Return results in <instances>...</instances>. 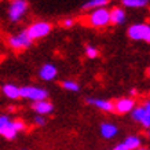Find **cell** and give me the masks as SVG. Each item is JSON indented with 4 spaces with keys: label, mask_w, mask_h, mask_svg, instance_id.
Wrapping results in <instances>:
<instances>
[{
    "label": "cell",
    "mask_w": 150,
    "mask_h": 150,
    "mask_svg": "<svg viewBox=\"0 0 150 150\" xmlns=\"http://www.w3.org/2000/svg\"><path fill=\"white\" fill-rule=\"evenodd\" d=\"M87 23L95 29L106 28L108 25H110V11L106 7L92 10L87 17Z\"/></svg>",
    "instance_id": "cell-1"
},
{
    "label": "cell",
    "mask_w": 150,
    "mask_h": 150,
    "mask_svg": "<svg viewBox=\"0 0 150 150\" xmlns=\"http://www.w3.org/2000/svg\"><path fill=\"white\" fill-rule=\"evenodd\" d=\"M51 30H52V25H51L50 22H47V21H36V22L30 23V25L25 29L28 37L32 41L48 36L51 33Z\"/></svg>",
    "instance_id": "cell-2"
},
{
    "label": "cell",
    "mask_w": 150,
    "mask_h": 150,
    "mask_svg": "<svg viewBox=\"0 0 150 150\" xmlns=\"http://www.w3.org/2000/svg\"><path fill=\"white\" fill-rule=\"evenodd\" d=\"M19 98L28 99L30 102H39L48 98V91L46 88H40L36 86H23L19 87Z\"/></svg>",
    "instance_id": "cell-3"
},
{
    "label": "cell",
    "mask_w": 150,
    "mask_h": 150,
    "mask_svg": "<svg viewBox=\"0 0 150 150\" xmlns=\"http://www.w3.org/2000/svg\"><path fill=\"white\" fill-rule=\"evenodd\" d=\"M127 35L134 41H145L150 44V23H134L128 28Z\"/></svg>",
    "instance_id": "cell-4"
},
{
    "label": "cell",
    "mask_w": 150,
    "mask_h": 150,
    "mask_svg": "<svg viewBox=\"0 0 150 150\" xmlns=\"http://www.w3.org/2000/svg\"><path fill=\"white\" fill-rule=\"evenodd\" d=\"M28 11L26 0H11L8 6V19L13 23L19 22Z\"/></svg>",
    "instance_id": "cell-5"
},
{
    "label": "cell",
    "mask_w": 150,
    "mask_h": 150,
    "mask_svg": "<svg viewBox=\"0 0 150 150\" xmlns=\"http://www.w3.org/2000/svg\"><path fill=\"white\" fill-rule=\"evenodd\" d=\"M33 41L28 37L26 32H19L18 35H13L8 37V44L14 50H26L32 46Z\"/></svg>",
    "instance_id": "cell-6"
},
{
    "label": "cell",
    "mask_w": 150,
    "mask_h": 150,
    "mask_svg": "<svg viewBox=\"0 0 150 150\" xmlns=\"http://www.w3.org/2000/svg\"><path fill=\"white\" fill-rule=\"evenodd\" d=\"M114 103V112L118 114H128L131 113L134 108L137 106V102L134 98H120Z\"/></svg>",
    "instance_id": "cell-7"
},
{
    "label": "cell",
    "mask_w": 150,
    "mask_h": 150,
    "mask_svg": "<svg viewBox=\"0 0 150 150\" xmlns=\"http://www.w3.org/2000/svg\"><path fill=\"white\" fill-rule=\"evenodd\" d=\"M131 117L134 121L139 123L143 128H146V129L150 128V116L147 114L143 106H135L134 110L131 112Z\"/></svg>",
    "instance_id": "cell-8"
},
{
    "label": "cell",
    "mask_w": 150,
    "mask_h": 150,
    "mask_svg": "<svg viewBox=\"0 0 150 150\" xmlns=\"http://www.w3.org/2000/svg\"><path fill=\"white\" fill-rule=\"evenodd\" d=\"M86 102L88 105L94 106V108H96V109L105 112V113H112V112H114V103L112 100L99 99V98H92V96H90V98L86 99Z\"/></svg>",
    "instance_id": "cell-9"
},
{
    "label": "cell",
    "mask_w": 150,
    "mask_h": 150,
    "mask_svg": "<svg viewBox=\"0 0 150 150\" xmlns=\"http://www.w3.org/2000/svg\"><path fill=\"white\" fill-rule=\"evenodd\" d=\"M58 76V68L54 64H44L39 70V77L43 81H52Z\"/></svg>",
    "instance_id": "cell-10"
},
{
    "label": "cell",
    "mask_w": 150,
    "mask_h": 150,
    "mask_svg": "<svg viewBox=\"0 0 150 150\" xmlns=\"http://www.w3.org/2000/svg\"><path fill=\"white\" fill-rule=\"evenodd\" d=\"M32 109L36 112L39 116H48L54 112V105L51 103L50 100H39V102H33L32 103Z\"/></svg>",
    "instance_id": "cell-11"
},
{
    "label": "cell",
    "mask_w": 150,
    "mask_h": 150,
    "mask_svg": "<svg viewBox=\"0 0 150 150\" xmlns=\"http://www.w3.org/2000/svg\"><path fill=\"white\" fill-rule=\"evenodd\" d=\"M110 11V23L112 25H123L127 19V14L123 7H113Z\"/></svg>",
    "instance_id": "cell-12"
},
{
    "label": "cell",
    "mask_w": 150,
    "mask_h": 150,
    "mask_svg": "<svg viewBox=\"0 0 150 150\" xmlns=\"http://www.w3.org/2000/svg\"><path fill=\"white\" fill-rule=\"evenodd\" d=\"M100 137L105 139H113L116 135L118 134V128L117 125H114L112 123H102L99 127Z\"/></svg>",
    "instance_id": "cell-13"
},
{
    "label": "cell",
    "mask_w": 150,
    "mask_h": 150,
    "mask_svg": "<svg viewBox=\"0 0 150 150\" xmlns=\"http://www.w3.org/2000/svg\"><path fill=\"white\" fill-rule=\"evenodd\" d=\"M1 92L4 94L8 99H18L19 98V87L13 83H6L1 87Z\"/></svg>",
    "instance_id": "cell-14"
},
{
    "label": "cell",
    "mask_w": 150,
    "mask_h": 150,
    "mask_svg": "<svg viewBox=\"0 0 150 150\" xmlns=\"http://www.w3.org/2000/svg\"><path fill=\"white\" fill-rule=\"evenodd\" d=\"M123 143L128 150H137L139 147H142V139L138 135H128L124 139Z\"/></svg>",
    "instance_id": "cell-15"
},
{
    "label": "cell",
    "mask_w": 150,
    "mask_h": 150,
    "mask_svg": "<svg viewBox=\"0 0 150 150\" xmlns=\"http://www.w3.org/2000/svg\"><path fill=\"white\" fill-rule=\"evenodd\" d=\"M110 0H87L86 3L83 4L81 8L88 11V10H96V8H102V7H106L109 4Z\"/></svg>",
    "instance_id": "cell-16"
},
{
    "label": "cell",
    "mask_w": 150,
    "mask_h": 150,
    "mask_svg": "<svg viewBox=\"0 0 150 150\" xmlns=\"http://www.w3.org/2000/svg\"><path fill=\"white\" fill-rule=\"evenodd\" d=\"M149 3L150 0H121V4L127 8H143Z\"/></svg>",
    "instance_id": "cell-17"
},
{
    "label": "cell",
    "mask_w": 150,
    "mask_h": 150,
    "mask_svg": "<svg viewBox=\"0 0 150 150\" xmlns=\"http://www.w3.org/2000/svg\"><path fill=\"white\" fill-rule=\"evenodd\" d=\"M61 87L69 92H79L80 91V84L74 80H64L61 83Z\"/></svg>",
    "instance_id": "cell-18"
},
{
    "label": "cell",
    "mask_w": 150,
    "mask_h": 150,
    "mask_svg": "<svg viewBox=\"0 0 150 150\" xmlns=\"http://www.w3.org/2000/svg\"><path fill=\"white\" fill-rule=\"evenodd\" d=\"M18 135V132L15 131V128H14L13 125V120L8 123V125L6 127V129L3 131V134H1V137L6 138L7 141H13V139H15V137Z\"/></svg>",
    "instance_id": "cell-19"
},
{
    "label": "cell",
    "mask_w": 150,
    "mask_h": 150,
    "mask_svg": "<svg viewBox=\"0 0 150 150\" xmlns=\"http://www.w3.org/2000/svg\"><path fill=\"white\" fill-rule=\"evenodd\" d=\"M86 55L90 59H95L99 57V50L94 46H86Z\"/></svg>",
    "instance_id": "cell-20"
},
{
    "label": "cell",
    "mask_w": 150,
    "mask_h": 150,
    "mask_svg": "<svg viewBox=\"0 0 150 150\" xmlns=\"http://www.w3.org/2000/svg\"><path fill=\"white\" fill-rule=\"evenodd\" d=\"M10 121H11V120H10V117L7 114H1V116H0V135L3 134V131H4L6 127L8 125Z\"/></svg>",
    "instance_id": "cell-21"
},
{
    "label": "cell",
    "mask_w": 150,
    "mask_h": 150,
    "mask_svg": "<svg viewBox=\"0 0 150 150\" xmlns=\"http://www.w3.org/2000/svg\"><path fill=\"white\" fill-rule=\"evenodd\" d=\"M13 125H14V128H15V131L17 132H22V131L26 129V124L23 123L22 120H19V118L13 120Z\"/></svg>",
    "instance_id": "cell-22"
},
{
    "label": "cell",
    "mask_w": 150,
    "mask_h": 150,
    "mask_svg": "<svg viewBox=\"0 0 150 150\" xmlns=\"http://www.w3.org/2000/svg\"><path fill=\"white\" fill-rule=\"evenodd\" d=\"M33 123H35V125H37V127H44L47 124V118L44 117V116H35L33 117Z\"/></svg>",
    "instance_id": "cell-23"
},
{
    "label": "cell",
    "mask_w": 150,
    "mask_h": 150,
    "mask_svg": "<svg viewBox=\"0 0 150 150\" xmlns=\"http://www.w3.org/2000/svg\"><path fill=\"white\" fill-rule=\"evenodd\" d=\"M74 23H76V19L74 18H72V17H68V18H65L64 21H62V26L64 28H72V26H74Z\"/></svg>",
    "instance_id": "cell-24"
},
{
    "label": "cell",
    "mask_w": 150,
    "mask_h": 150,
    "mask_svg": "<svg viewBox=\"0 0 150 150\" xmlns=\"http://www.w3.org/2000/svg\"><path fill=\"white\" fill-rule=\"evenodd\" d=\"M113 150H128L125 146H124V143L121 142V143H118V145H116L114 146V149Z\"/></svg>",
    "instance_id": "cell-25"
},
{
    "label": "cell",
    "mask_w": 150,
    "mask_h": 150,
    "mask_svg": "<svg viewBox=\"0 0 150 150\" xmlns=\"http://www.w3.org/2000/svg\"><path fill=\"white\" fill-rule=\"evenodd\" d=\"M142 106H143V108H145L146 109V112H147V114H149L150 116V100H146L145 103L142 105Z\"/></svg>",
    "instance_id": "cell-26"
},
{
    "label": "cell",
    "mask_w": 150,
    "mask_h": 150,
    "mask_svg": "<svg viewBox=\"0 0 150 150\" xmlns=\"http://www.w3.org/2000/svg\"><path fill=\"white\" fill-rule=\"evenodd\" d=\"M129 94H131L132 96H135V95H137V94H138V91H137V90H135V88H132L131 91H129Z\"/></svg>",
    "instance_id": "cell-27"
},
{
    "label": "cell",
    "mask_w": 150,
    "mask_h": 150,
    "mask_svg": "<svg viewBox=\"0 0 150 150\" xmlns=\"http://www.w3.org/2000/svg\"><path fill=\"white\" fill-rule=\"evenodd\" d=\"M146 135L150 138V128H149V129H146Z\"/></svg>",
    "instance_id": "cell-28"
},
{
    "label": "cell",
    "mask_w": 150,
    "mask_h": 150,
    "mask_svg": "<svg viewBox=\"0 0 150 150\" xmlns=\"http://www.w3.org/2000/svg\"><path fill=\"white\" fill-rule=\"evenodd\" d=\"M137 150H150V149H147V147H139V149H137Z\"/></svg>",
    "instance_id": "cell-29"
},
{
    "label": "cell",
    "mask_w": 150,
    "mask_h": 150,
    "mask_svg": "<svg viewBox=\"0 0 150 150\" xmlns=\"http://www.w3.org/2000/svg\"><path fill=\"white\" fill-rule=\"evenodd\" d=\"M149 76H150V69H149Z\"/></svg>",
    "instance_id": "cell-30"
},
{
    "label": "cell",
    "mask_w": 150,
    "mask_h": 150,
    "mask_svg": "<svg viewBox=\"0 0 150 150\" xmlns=\"http://www.w3.org/2000/svg\"><path fill=\"white\" fill-rule=\"evenodd\" d=\"M22 150H25V149H22Z\"/></svg>",
    "instance_id": "cell-31"
},
{
    "label": "cell",
    "mask_w": 150,
    "mask_h": 150,
    "mask_svg": "<svg viewBox=\"0 0 150 150\" xmlns=\"http://www.w3.org/2000/svg\"><path fill=\"white\" fill-rule=\"evenodd\" d=\"M149 100H150V99H149Z\"/></svg>",
    "instance_id": "cell-32"
}]
</instances>
